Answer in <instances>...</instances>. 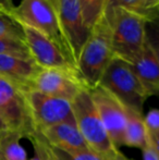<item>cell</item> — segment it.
<instances>
[{
  "instance_id": "1",
  "label": "cell",
  "mask_w": 159,
  "mask_h": 160,
  "mask_svg": "<svg viewBox=\"0 0 159 160\" xmlns=\"http://www.w3.org/2000/svg\"><path fill=\"white\" fill-rule=\"evenodd\" d=\"M113 58L110 25L102 17L93 28L77 60L80 78L87 89L95 88L99 85L105 71Z\"/></svg>"
},
{
  "instance_id": "2",
  "label": "cell",
  "mask_w": 159,
  "mask_h": 160,
  "mask_svg": "<svg viewBox=\"0 0 159 160\" xmlns=\"http://www.w3.org/2000/svg\"><path fill=\"white\" fill-rule=\"evenodd\" d=\"M12 12L23 26L34 28L50 38L66 57L77 65L62 30L57 0H22L19 6L14 7Z\"/></svg>"
},
{
  "instance_id": "3",
  "label": "cell",
  "mask_w": 159,
  "mask_h": 160,
  "mask_svg": "<svg viewBox=\"0 0 159 160\" xmlns=\"http://www.w3.org/2000/svg\"><path fill=\"white\" fill-rule=\"evenodd\" d=\"M107 22L110 25L115 57L129 64L134 63L146 44V18L125 9H118Z\"/></svg>"
},
{
  "instance_id": "4",
  "label": "cell",
  "mask_w": 159,
  "mask_h": 160,
  "mask_svg": "<svg viewBox=\"0 0 159 160\" xmlns=\"http://www.w3.org/2000/svg\"><path fill=\"white\" fill-rule=\"evenodd\" d=\"M71 105L75 124L91 150L105 160L117 156L120 150L111 142L88 89L81 92Z\"/></svg>"
},
{
  "instance_id": "5",
  "label": "cell",
  "mask_w": 159,
  "mask_h": 160,
  "mask_svg": "<svg viewBox=\"0 0 159 160\" xmlns=\"http://www.w3.org/2000/svg\"><path fill=\"white\" fill-rule=\"evenodd\" d=\"M99 85L119 99L127 108L142 114L145 102L151 97L131 64L116 57L105 71Z\"/></svg>"
},
{
  "instance_id": "6",
  "label": "cell",
  "mask_w": 159,
  "mask_h": 160,
  "mask_svg": "<svg viewBox=\"0 0 159 160\" xmlns=\"http://www.w3.org/2000/svg\"><path fill=\"white\" fill-rule=\"evenodd\" d=\"M0 118L9 131L30 138L36 128L31 116L24 92L0 76Z\"/></svg>"
},
{
  "instance_id": "7",
  "label": "cell",
  "mask_w": 159,
  "mask_h": 160,
  "mask_svg": "<svg viewBox=\"0 0 159 160\" xmlns=\"http://www.w3.org/2000/svg\"><path fill=\"white\" fill-rule=\"evenodd\" d=\"M36 131L60 123H75L70 101L48 96L35 89L24 92Z\"/></svg>"
},
{
  "instance_id": "8",
  "label": "cell",
  "mask_w": 159,
  "mask_h": 160,
  "mask_svg": "<svg viewBox=\"0 0 159 160\" xmlns=\"http://www.w3.org/2000/svg\"><path fill=\"white\" fill-rule=\"evenodd\" d=\"M88 91L111 142L119 149L123 146V137L127 128V108L119 99L100 85Z\"/></svg>"
},
{
  "instance_id": "9",
  "label": "cell",
  "mask_w": 159,
  "mask_h": 160,
  "mask_svg": "<svg viewBox=\"0 0 159 160\" xmlns=\"http://www.w3.org/2000/svg\"><path fill=\"white\" fill-rule=\"evenodd\" d=\"M24 32L31 56L42 69H59L80 76L77 65L66 57L50 38L28 26H24Z\"/></svg>"
},
{
  "instance_id": "10",
  "label": "cell",
  "mask_w": 159,
  "mask_h": 160,
  "mask_svg": "<svg viewBox=\"0 0 159 160\" xmlns=\"http://www.w3.org/2000/svg\"><path fill=\"white\" fill-rule=\"evenodd\" d=\"M31 89L72 102L81 92L87 88L77 74L59 69H42Z\"/></svg>"
},
{
  "instance_id": "11",
  "label": "cell",
  "mask_w": 159,
  "mask_h": 160,
  "mask_svg": "<svg viewBox=\"0 0 159 160\" xmlns=\"http://www.w3.org/2000/svg\"><path fill=\"white\" fill-rule=\"evenodd\" d=\"M62 30L67 37L77 67V60L85 42L92 33L83 19L79 0H57Z\"/></svg>"
},
{
  "instance_id": "12",
  "label": "cell",
  "mask_w": 159,
  "mask_h": 160,
  "mask_svg": "<svg viewBox=\"0 0 159 160\" xmlns=\"http://www.w3.org/2000/svg\"><path fill=\"white\" fill-rule=\"evenodd\" d=\"M40 70L42 68L33 59L0 55V76L23 92L32 88L33 82Z\"/></svg>"
},
{
  "instance_id": "13",
  "label": "cell",
  "mask_w": 159,
  "mask_h": 160,
  "mask_svg": "<svg viewBox=\"0 0 159 160\" xmlns=\"http://www.w3.org/2000/svg\"><path fill=\"white\" fill-rule=\"evenodd\" d=\"M38 132L51 147L70 152L91 150L75 123H60Z\"/></svg>"
},
{
  "instance_id": "14",
  "label": "cell",
  "mask_w": 159,
  "mask_h": 160,
  "mask_svg": "<svg viewBox=\"0 0 159 160\" xmlns=\"http://www.w3.org/2000/svg\"><path fill=\"white\" fill-rule=\"evenodd\" d=\"M131 67L149 95H159V61L148 45Z\"/></svg>"
},
{
  "instance_id": "15",
  "label": "cell",
  "mask_w": 159,
  "mask_h": 160,
  "mask_svg": "<svg viewBox=\"0 0 159 160\" xmlns=\"http://www.w3.org/2000/svg\"><path fill=\"white\" fill-rule=\"evenodd\" d=\"M127 123L123 137V146L144 149L149 144V135L145 127L144 116L129 108H127Z\"/></svg>"
},
{
  "instance_id": "16",
  "label": "cell",
  "mask_w": 159,
  "mask_h": 160,
  "mask_svg": "<svg viewBox=\"0 0 159 160\" xmlns=\"http://www.w3.org/2000/svg\"><path fill=\"white\" fill-rule=\"evenodd\" d=\"M22 135L9 131L0 141V160H27V155L20 139Z\"/></svg>"
},
{
  "instance_id": "17",
  "label": "cell",
  "mask_w": 159,
  "mask_h": 160,
  "mask_svg": "<svg viewBox=\"0 0 159 160\" xmlns=\"http://www.w3.org/2000/svg\"><path fill=\"white\" fill-rule=\"evenodd\" d=\"M12 11L0 7V37L25 42L24 26L13 15Z\"/></svg>"
},
{
  "instance_id": "18",
  "label": "cell",
  "mask_w": 159,
  "mask_h": 160,
  "mask_svg": "<svg viewBox=\"0 0 159 160\" xmlns=\"http://www.w3.org/2000/svg\"><path fill=\"white\" fill-rule=\"evenodd\" d=\"M79 1L85 24L88 28L93 30L94 26L104 15L106 0H79Z\"/></svg>"
},
{
  "instance_id": "19",
  "label": "cell",
  "mask_w": 159,
  "mask_h": 160,
  "mask_svg": "<svg viewBox=\"0 0 159 160\" xmlns=\"http://www.w3.org/2000/svg\"><path fill=\"white\" fill-rule=\"evenodd\" d=\"M146 44L151 47L159 61V12L155 11L146 18L145 22Z\"/></svg>"
},
{
  "instance_id": "20",
  "label": "cell",
  "mask_w": 159,
  "mask_h": 160,
  "mask_svg": "<svg viewBox=\"0 0 159 160\" xmlns=\"http://www.w3.org/2000/svg\"><path fill=\"white\" fill-rule=\"evenodd\" d=\"M0 55L14 56V57L33 59L25 42L11 38L0 37Z\"/></svg>"
},
{
  "instance_id": "21",
  "label": "cell",
  "mask_w": 159,
  "mask_h": 160,
  "mask_svg": "<svg viewBox=\"0 0 159 160\" xmlns=\"http://www.w3.org/2000/svg\"><path fill=\"white\" fill-rule=\"evenodd\" d=\"M118 9H125L141 14V0H106L102 17L108 21Z\"/></svg>"
},
{
  "instance_id": "22",
  "label": "cell",
  "mask_w": 159,
  "mask_h": 160,
  "mask_svg": "<svg viewBox=\"0 0 159 160\" xmlns=\"http://www.w3.org/2000/svg\"><path fill=\"white\" fill-rule=\"evenodd\" d=\"M50 148L55 160H105L99 155L94 152L93 150L70 152H64V150L59 149V148L51 147V146Z\"/></svg>"
},
{
  "instance_id": "23",
  "label": "cell",
  "mask_w": 159,
  "mask_h": 160,
  "mask_svg": "<svg viewBox=\"0 0 159 160\" xmlns=\"http://www.w3.org/2000/svg\"><path fill=\"white\" fill-rule=\"evenodd\" d=\"M30 139L32 141L33 147L39 154L42 160H55L52 152H51L50 146H49V144L47 143L46 139L42 136V134H40L38 131H36L30 137Z\"/></svg>"
},
{
  "instance_id": "24",
  "label": "cell",
  "mask_w": 159,
  "mask_h": 160,
  "mask_svg": "<svg viewBox=\"0 0 159 160\" xmlns=\"http://www.w3.org/2000/svg\"><path fill=\"white\" fill-rule=\"evenodd\" d=\"M145 127L149 136L159 134V109H151L144 116Z\"/></svg>"
},
{
  "instance_id": "25",
  "label": "cell",
  "mask_w": 159,
  "mask_h": 160,
  "mask_svg": "<svg viewBox=\"0 0 159 160\" xmlns=\"http://www.w3.org/2000/svg\"><path fill=\"white\" fill-rule=\"evenodd\" d=\"M159 4V0H141V14L147 18L155 12Z\"/></svg>"
},
{
  "instance_id": "26",
  "label": "cell",
  "mask_w": 159,
  "mask_h": 160,
  "mask_svg": "<svg viewBox=\"0 0 159 160\" xmlns=\"http://www.w3.org/2000/svg\"><path fill=\"white\" fill-rule=\"evenodd\" d=\"M142 155L143 160H159V154L151 144V142L144 149H142Z\"/></svg>"
},
{
  "instance_id": "27",
  "label": "cell",
  "mask_w": 159,
  "mask_h": 160,
  "mask_svg": "<svg viewBox=\"0 0 159 160\" xmlns=\"http://www.w3.org/2000/svg\"><path fill=\"white\" fill-rule=\"evenodd\" d=\"M149 142H151V144L154 146V148L157 150V152L159 154V134L149 136Z\"/></svg>"
},
{
  "instance_id": "28",
  "label": "cell",
  "mask_w": 159,
  "mask_h": 160,
  "mask_svg": "<svg viewBox=\"0 0 159 160\" xmlns=\"http://www.w3.org/2000/svg\"><path fill=\"white\" fill-rule=\"evenodd\" d=\"M9 132V128L7 127V124L4 123V121L0 118V141L2 139V137Z\"/></svg>"
},
{
  "instance_id": "29",
  "label": "cell",
  "mask_w": 159,
  "mask_h": 160,
  "mask_svg": "<svg viewBox=\"0 0 159 160\" xmlns=\"http://www.w3.org/2000/svg\"><path fill=\"white\" fill-rule=\"evenodd\" d=\"M0 7H3V8L9 9V10H13L14 9L12 0H0Z\"/></svg>"
},
{
  "instance_id": "30",
  "label": "cell",
  "mask_w": 159,
  "mask_h": 160,
  "mask_svg": "<svg viewBox=\"0 0 159 160\" xmlns=\"http://www.w3.org/2000/svg\"><path fill=\"white\" fill-rule=\"evenodd\" d=\"M110 160H131V159H129L127 157H125L124 155L122 154V152H119V154L117 155L116 157H113L112 159H110Z\"/></svg>"
},
{
  "instance_id": "31",
  "label": "cell",
  "mask_w": 159,
  "mask_h": 160,
  "mask_svg": "<svg viewBox=\"0 0 159 160\" xmlns=\"http://www.w3.org/2000/svg\"><path fill=\"white\" fill-rule=\"evenodd\" d=\"M27 160H42V158H40V156H39L38 152H37L36 150L34 149V156H33L31 159H27Z\"/></svg>"
},
{
  "instance_id": "32",
  "label": "cell",
  "mask_w": 159,
  "mask_h": 160,
  "mask_svg": "<svg viewBox=\"0 0 159 160\" xmlns=\"http://www.w3.org/2000/svg\"><path fill=\"white\" fill-rule=\"evenodd\" d=\"M156 11H158V12H159V4H158V7H157V9H156Z\"/></svg>"
}]
</instances>
